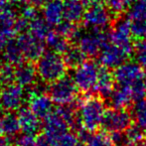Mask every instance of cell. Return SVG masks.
Segmentation results:
<instances>
[{"label":"cell","mask_w":146,"mask_h":146,"mask_svg":"<svg viewBox=\"0 0 146 146\" xmlns=\"http://www.w3.org/2000/svg\"><path fill=\"white\" fill-rule=\"evenodd\" d=\"M106 111V104L102 98L86 94L79 108V116L83 127L90 132L98 131L102 127Z\"/></svg>","instance_id":"6da1fadb"},{"label":"cell","mask_w":146,"mask_h":146,"mask_svg":"<svg viewBox=\"0 0 146 146\" xmlns=\"http://www.w3.org/2000/svg\"><path fill=\"white\" fill-rule=\"evenodd\" d=\"M36 70L41 81L46 84H51L66 75L67 66L62 54L49 50L45 51L42 56L37 60Z\"/></svg>","instance_id":"7a4b0ae2"},{"label":"cell","mask_w":146,"mask_h":146,"mask_svg":"<svg viewBox=\"0 0 146 146\" xmlns=\"http://www.w3.org/2000/svg\"><path fill=\"white\" fill-rule=\"evenodd\" d=\"M74 42L84 51L88 57L98 56L100 51L108 43V35L104 29L88 28L85 30L80 28L76 34Z\"/></svg>","instance_id":"3957f363"},{"label":"cell","mask_w":146,"mask_h":146,"mask_svg":"<svg viewBox=\"0 0 146 146\" xmlns=\"http://www.w3.org/2000/svg\"><path fill=\"white\" fill-rule=\"evenodd\" d=\"M79 88H77L73 78L69 76H64L61 79L53 82L48 88L50 98L55 104L59 106L69 104L75 102L78 98Z\"/></svg>","instance_id":"277c9868"},{"label":"cell","mask_w":146,"mask_h":146,"mask_svg":"<svg viewBox=\"0 0 146 146\" xmlns=\"http://www.w3.org/2000/svg\"><path fill=\"white\" fill-rule=\"evenodd\" d=\"M100 67L94 61H86L84 64L76 68L74 71L73 80L79 90L88 92L96 87Z\"/></svg>","instance_id":"5b68a950"},{"label":"cell","mask_w":146,"mask_h":146,"mask_svg":"<svg viewBox=\"0 0 146 146\" xmlns=\"http://www.w3.org/2000/svg\"><path fill=\"white\" fill-rule=\"evenodd\" d=\"M132 52L133 48H123L108 42L100 51L98 59L102 67L110 70H115L130 58Z\"/></svg>","instance_id":"8992f818"},{"label":"cell","mask_w":146,"mask_h":146,"mask_svg":"<svg viewBox=\"0 0 146 146\" xmlns=\"http://www.w3.org/2000/svg\"><path fill=\"white\" fill-rule=\"evenodd\" d=\"M132 124V115L125 108H113L106 110L102 119V127L106 133L125 131Z\"/></svg>","instance_id":"52a82bcc"},{"label":"cell","mask_w":146,"mask_h":146,"mask_svg":"<svg viewBox=\"0 0 146 146\" xmlns=\"http://www.w3.org/2000/svg\"><path fill=\"white\" fill-rule=\"evenodd\" d=\"M108 42L123 48L132 49L131 44V22L129 18H122L121 16L115 18L111 23V29L108 33Z\"/></svg>","instance_id":"ba28073f"},{"label":"cell","mask_w":146,"mask_h":146,"mask_svg":"<svg viewBox=\"0 0 146 146\" xmlns=\"http://www.w3.org/2000/svg\"><path fill=\"white\" fill-rule=\"evenodd\" d=\"M84 26L87 28L104 29L112 23V14L102 4H96L88 7L83 17Z\"/></svg>","instance_id":"9c48e42d"},{"label":"cell","mask_w":146,"mask_h":146,"mask_svg":"<svg viewBox=\"0 0 146 146\" xmlns=\"http://www.w3.org/2000/svg\"><path fill=\"white\" fill-rule=\"evenodd\" d=\"M0 100L2 108L6 111H15L23 106L25 92L22 86L17 83L5 85L0 90Z\"/></svg>","instance_id":"30bf717a"},{"label":"cell","mask_w":146,"mask_h":146,"mask_svg":"<svg viewBox=\"0 0 146 146\" xmlns=\"http://www.w3.org/2000/svg\"><path fill=\"white\" fill-rule=\"evenodd\" d=\"M17 41L26 61L34 63L45 52V44L43 43V40L37 38L29 31L21 33L17 38Z\"/></svg>","instance_id":"8fae6325"},{"label":"cell","mask_w":146,"mask_h":146,"mask_svg":"<svg viewBox=\"0 0 146 146\" xmlns=\"http://www.w3.org/2000/svg\"><path fill=\"white\" fill-rule=\"evenodd\" d=\"M114 79L119 86H130L146 78L144 70L140 65L132 62H125L114 70Z\"/></svg>","instance_id":"7c38bea8"},{"label":"cell","mask_w":146,"mask_h":146,"mask_svg":"<svg viewBox=\"0 0 146 146\" xmlns=\"http://www.w3.org/2000/svg\"><path fill=\"white\" fill-rule=\"evenodd\" d=\"M28 106L30 110L36 114L39 118L44 119L48 114L53 111V104L54 102L49 94L45 92H36L29 88L27 92Z\"/></svg>","instance_id":"4fadbf2b"},{"label":"cell","mask_w":146,"mask_h":146,"mask_svg":"<svg viewBox=\"0 0 146 146\" xmlns=\"http://www.w3.org/2000/svg\"><path fill=\"white\" fill-rule=\"evenodd\" d=\"M42 128L46 136H48L49 138H54L67 132L70 126L64 117L56 110H54L44 118Z\"/></svg>","instance_id":"5bb4252c"},{"label":"cell","mask_w":146,"mask_h":146,"mask_svg":"<svg viewBox=\"0 0 146 146\" xmlns=\"http://www.w3.org/2000/svg\"><path fill=\"white\" fill-rule=\"evenodd\" d=\"M18 111V118H19L20 128L24 133L29 134H38L42 128L40 118L30 110V108L22 106Z\"/></svg>","instance_id":"9a60e30c"},{"label":"cell","mask_w":146,"mask_h":146,"mask_svg":"<svg viewBox=\"0 0 146 146\" xmlns=\"http://www.w3.org/2000/svg\"><path fill=\"white\" fill-rule=\"evenodd\" d=\"M37 70L33 62L24 61L15 66V83L23 88H29L37 82Z\"/></svg>","instance_id":"2e32d148"},{"label":"cell","mask_w":146,"mask_h":146,"mask_svg":"<svg viewBox=\"0 0 146 146\" xmlns=\"http://www.w3.org/2000/svg\"><path fill=\"white\" fill-rule=\"evenodd\" d=\"M115 79L113 74H111L110 69L104 67H100L98 78L96 81V87L94 90L98 92V94L102 98H108L113 92Z\"/></svg>","instance_id":"e0dca14e"},{"label":"cell","mask_w":146,"mask_h":146,"mask_svg":"<svg viewBox=\"0 0 146 146\" xmlns=\"http://www.w3.org/2000/svg\"><path fill=\"white\" fill-rule=\"evenodd\" d=\"M17 15L12 7H3L0 9V36L10 39L16 34L15 22Z\"/></svg>","instance_id":"ac0fdd59"},{"label":"cell","mask_w":146,"mask_h":146,"mask_svg":"<svg viewBox=\"0 0 146 146\" xmlns=\"http://www.w3.org/2000/svg\"><path fill=\"white\" fill-rule=\"evenodd\" d=\"M110 106L113 108H128L133 100L129 86H119L108 96Z\"/></svg>","instance_id":"d6986e66"},{"label":"cell","mask_w":146,"mask_h":146,"mask_svg":"<svg viewBox=\"0 0 146 146\" xmlns=\"http://www.w3.org/2000/svg\"><path fill=\"white\" fill-rule=\"evenodd\" d=\"M24 55L18 44L17 39L10 38L6 43L5 48L2 51V60L3 63L11 64L13 66H17L24 62Z\"/></svg>","instance_id":"ffe728a7"},{"label":"cell","mask_w":146,"mask_h":146,"mask_svg":"<svg viewBox=\"0 0 146 146\" xmlns=\"http://www.w3.org/2000/svg\"><path fill=\"white\" fill-rule=\"evenodd\" d=\"M86 6L81 0H65L64 2V19L78 24L83 20Z\"/></svg>","instance_id":"44dd1931"},{"label":"cell","mask_w":146,"mask_h":146,"mask_svg":"<svg viewBox=\"0 0 146 146\" xmlns=\"http://www.w3.org/2000/svg\"><path fill=\"white\" fill-rule=\"evenodd\" d=\"M43 17L50 25H57L64 18L63 0H51L43 7Z\"/></svg>","instance_id":"7402d4cb"},{"label":"cell","mask_w":146,"mask_h":146,"mask_svg":"<svg viewBox=\"0 0 146 146\" xmlns=\"http://www.w3.org/2000/svg\"><path fill=\"white\" fill-rule=\"evenodd\" d=\"M87 55L84 53V51L79 46H70L63 54V59L66 66L69 69L75 70L82 64L87 61Z\"/></svg>","instance_id":"603a6c76"},{"label":"cell","mask_w":146,"mask_h":146,"mask_svg":"<svg viewBox=\"0 0 146 146\" xmlns=\"http://www.w3.org/2000/svg\"><path fill=\"white\" fill-rule=\"evenodd\" d=\"M0 122H1L3 133L8 136H15L21 130L18 115L13 111H7L2 113L0 117Z\"/></svg>","instance_id":"cb8c5ba5"},{"label":"cell","mask_w":146,"mask_h":146,"mask_svg":"<svg viewBox=\"0 0 146 146\" xmlns=\"http://www.w3.org/2000/svg\"><path fill=\"white\" fill-rule=\"evenodd\" d=\"M45 41H46V45L50 48V50L55 51L59 54H64L66 50L71 46L69 39L66 38L63 35L59 34L58 32H54V31H51L50 34L45 39Z\"/></svg>","instance_id":"d4e9b609"},{"label":"cell","mask_w":146,"mask_h":146,"mask_svg":"<svg viewBox=\"0 0 146 146\" xmlns=\"http://www.w3.org/2000/svg\"><path fill=\"white\" fill-rule=\"evenodd\" d=\"M51 31V25L45 20L44 17H41L40 15L30 21L29 32L41 40H45Z\"/></svg>","instance_id":"484cf974"},{"label":"cell","mask_w":146,"mask_h":146,"mask_svg":"<svg viewBox=\"0 0 146 146\" xmlns=\"http://www.w3.org/2000/svg\"><path fill=\"white\" fill-rule=\"evenodd\" d=\"M131 115L135 122L146 130V98L135 102L132 108Z\"/></svg>","instance_id":"4316f807"},{"label":"cell","mask_w":146,"mask_h":146,"mask_svg":"<svg viewBox=\"0 0 146 146\" xmlns=\"http://www.w3.org/2000/svg\"><path fill=\"white\" fill-rule=\"evenodd\" d=\"M128 18L133 20H146V0H135L130 4Z\"/></svg>","instance_id":"83f0119b"},{"label":"cell","mask_w":146,"mask_h":146,"mask_svg":"<svg viewBox=\"0 0 146 146\" xmlns=\"http://www.w3.org/2000/svg\"><path fill=\"white\" fill-rule=\"evenodd\" d=\"M48 139L53 146H77L80 143L78 135L73 132H69V131L54 138L48 137Z\"/></svg>","instance_id":"f1b7e54d"},{"label":"cell","mask_w":146,"mask_h":146,"mask_svg":"<svg viewBox=\"0 0 146 146\" xmlns=\"http://www.w3.org/2000/svg\"><path fill=\"white\" fill-rule=\"evenodd\" d=\"M144 130L145 129L142 128L141 126H139L137 123L131 124L125 130V134H126L127 138H128L130 146H135L144 139V136L146 135V132Z\"/></svg>","instance_id":"f546056e"},{"label":"cell","mask_w":146,"mask_h":146,"mask_svg":"<svg viewBox=\"0 0 146 146\" xmlns=\"http://www.w3.org/2000/svg\"><path fill=\"white\" fill-rule=\"evenodd\" d=\"M104 5L110 11V13L115 18L121 16V14L126 10L129 5L127 0H102Z\"/></svg>","instance_id":"4dcf8cb0"},{"label":"cell","mask_w":146,"mask_h":146,"mask_svg":"<svg viewBox=\"0 0 146 146\" xmlns=\"http://www.w3.org/2000/svg\"><path fill=\"white\" fill-rule=\"evenodd\" d=\"M86 146H113V144L106 132H92L86 142Z\"/></svg>","instance_id":"1f68e13d"},{"label":"cell","mask_w":146,"mask_h":146,"mask_svg":"<svg viewBox=\"0 0 146 146\" xmlns=\"http://www.w3.org/2000/svg\"><path fill=\"white\" fill-rule=\"evenodd\" d=\"M132 55L134 56L135 62L143 69H146V40H139L135 43Z\"/></svg>","instance_id":"d6a6232c"},{"label":"cell","mask_w":146,"mask_h":146,"mask_svg":"<svg viewBox=\"0 0 146 146\" xmlns=\"http://www.w3.org/2000/svg\"><path fill=\"white\" fill-rule=\"evenodd\" d=\"M2 85H9L15 82V66L8 63H3L0 66Z\"/></svg>","instance_id":"836d02e7"},{"label":"cell","mask_w":146,"mask_h":146,"mask_svg":"<svg viewBox=\"0 0 146 146\" xmlns=\"http://www.w3.org/2000/svg\"><path fill=\"white\" fill-rule=\"evenodd\" d=\"M129 88H130L134 102H137V100H140L142 98H146V78L133 83L132 85L129 86Z\"/></svg>","instance_id":"e575fe53"},{"label":"cell","mask_w":146,"mask_h":146,"mask_svg":"<svg viewBox=\"0 0 146 146\" xmlns=\"http://www.w3.org/2000/svg\"><path fill=\"white\" fill-rule=\"evenodd\" d=\"M130 22L132 38L137 41L146 40V20H133Z\"/></svg>","instance_id":"d590c367"},{"label":"cell","mask_w":146,"mask_h":146,"mask_svg":"<svg viewBox=\"0 0 146 146\" xmlns=\"http://www.w3.org/2000/svg\"><path fill=\"white\" fill-rule=\"evenodd\" d=\"M77 24L72 23V22L64 19L56 25V32H58L59 34L63 35L66 38L71 40L72 36H73L74 32L77 29Z\"/></svg>","instance_id":"8d00e7d4"},{"label":"cell","mask_w":146,"mask_h":146,"mask_svg":"<svg viewBox=\"0 0 146 146\" xmlns=\"http://www.w3.org/2000/svg\"><path fill=\"white\" fill-rule=\"evenodd\" d=\"M15 146H38L37 137L34 134L29 133H22L14 138Z\"/></svg>","instance_id":"74e56055"},{"label":"cell","mask_w":146,"mask_h":146,"mask_svg":"<svg viewBox=\"0 0 146 146\" xmlns=\"http://www.w3.org/2000/svg\"><path fill=\"white\" fill-rule=\"evenodd\" d=\"M110 134L113 146H130L125 131H116V132H112Z\"/></svg>","instance_id":"f35d334b"},{"label":"cell","mask_w":146,"mask_h":146,"mask_svg":"<svg viewBox=\"0 0 146 146\" xmlns=\"http://www.w3.org/2000/svg\"><path fill=\"white\" fill-rule=\"evenodd\" d=\"M29 26H30V21L26 18H24L23 16L19 15L16 19L15 22V31H16V34L19 33H25L29 31Z\"/></svg>","instance_id":"ab89813d"},{"label":"cell","mask_w":146,"mask_h":146,"mask_svg":"<svg viewBox=\"0 0 146 146\" xmlns=\"http://www.w3.org/2000/svg\"><path fill=\"white\" fill-rule=\"evenodd\" d=\"M0 146H15V142L12 136H1L0 137Z\"/></svg>","instance_id":"60d3db41"},{"label":"cell","mask_w":146,"mask_h":146,"mask_svg":"<svg viewBox=\"0 0 146 146\" xmlns=\"http://www.w3.org/2000/svg\"><path fill=\"white\" fill-rule=\"evenodd\" d=\"M37 142H38V146H53L49 141L48 137L45 134H41L37 136Z\"/></svg>","instance_id":"b9f144b4"},{"label":"cell","mask_w":146,"mask_h":146,"mask_svg":"<svg viewBox=\"0 0 146 146\" xmlns=\"http://www.w3.org/2000/svg\"><path fill=\"white\" fill-rule=\"evenodd\" d=\"M51 0H31V3L36 6L37 8H40V7H44Z\"/></svg>","instance_id":"7bdbcfd3"},{"label":"cell","mask_w":146,"mask_h":146,"mask_svg":"<svg viewBox=\"0 0 146 146\" xmlns=\"http://www.w3.org/2000/svg\"><path fill=\"white\" fill-rule=\"evenodd\" d=\"M81 1L86 7H90V6L96 5V4H100L102 0H81Z\"/></svg>","instance_id":"ee69618b"},{"label":"cell","mask_w":146,"mask_h":146,"mask_svg":"<svg viewBox=\"0 0 146 146\" xmlns=\"http://www.w3.org/2000/svg\"><path fill=\"white\" fill-rule=\"evenodd\" d=\"M7 41H8V39H6V38H4V37L0 36V52H2V51H3V49L5 48Z\"/></svg>","instance_id":"f6af8a7d"},{"label":"cell","mask_w":146,"mask_h":146,"mask_svg":"<svg viewBox=\"0 0 146 146\" xmlns=\"http://www.w3.org/2000/svg\"><path fill=\"white\" fill-rule=\"evenodd\" d=\"M16 0H0V9L5 7L8 3H14Z\"/></svg>","instance_id":"bcb514c9"},{"label":"cell","mask_w":146,"mask_h":146,"mask_svg":"<svg viewBox=\"0 0 146 146\" xmlns=\"http://www.w3.org/2000/svg\"><path fill=\"white\" fill-rule=\"evenodd\" d=\"M135 146H146V140H145V139H143L142 141H140L138 144H136Z\"/></svg>","instance_id":"7dc6e473"},{"label":"cell","mask_w":146,"mask_h":146,"mask_svg":"<svg viewBox=\"0 0 146 146\" xmlns=\"http://www.w3.org/2000/svg\"><path fill=\"white\" fill-rule=\"evenodd\" d=\"M3 134V130H2V126H1V122H0V137Z\"/></svg>","instance_id":"c3c4849f"},{"label":"cell","mask_w":146,"mask_h":146,"mask_svg":"<svg viewBox=\"0 0 146 146\" xmlns=\"http://www.w3.org/2000/svg\"><path fill=\"white\" fill-rule=\"evenodd\" d=\"M2 110H3V108H2V104H1V100H0V113L2 112Z\"/></svg>","instance_id":"681fc988"},{"label":"cell","mask_w":146,"mask_h":146,"mask_svg":"<svg viewBox=\"0 0 146 146\" xmlns=\"http://www.w3.org/2000/svg\"><path fill=\"white\" fill-rule=\"evenodd\" d=\"M127 1H128V3H129V5H130L131 3H132V2H134L135 0H127Z\"/></svg>","instance_id":"f907efd6"},{"label":"cell","mask_w":146,"mask_h":146,"mask_svg":"<svg viewBox=\"0 0 146 146\" xmlns=\"http://www.w3.org/2000/svg\"><path fill=\"white\" fill-rule=\"evenodd\" d=\"M0 85H2V82H1V73H0Z\"/></svg>","instance_id":"816d5d0a"},{"label":"cell","mask_w":146,"mask_h":146,"mask_svg":"<svg viewBox=\"0 0 146 146\" xmlns=\"http://www.w3.org/2000/svg\"><path fill=\"white\" fill-rule=\"evenodd\" d=\"M77 146H83V144H82V142H80L79 144H78Z\"/></svg>","instance_id":"f5cc1de1"}]
</instances>
